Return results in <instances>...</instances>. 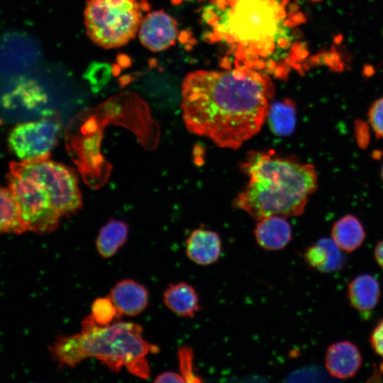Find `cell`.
Here are the masks:
<instances>
[{
    "mask_svg": "<svg viewBox=\"0 0 383 383\" xmlns=\"http://www.w3.org/2000/svg\"><path fill=\"white\" fill-rule=\"evenodd\" d=\"M273 94L270 80L255 71L191 72L182 86L184 124L221 148L238 149L261 130Z\"/></svg>",
    "mask_w": 383,
    "mask_h": 383,
    "instance_id": "1",
    "label": "cell"
},
{
    "mask_svg": "<svg viewBox=\"0 0 383 383\" xmlns=\"http://www.w3.org/2000/svg\"><path fill=\"white\" fill-rule=\"evenodd\" d=\"M240 167L249 181L234 206L257 220L272 215L300 216L318 189L313 164L272 150L249 152Z\"/></svg>",
    "mask_w": 383,
    "mask_h": 383,
    "instance_id": "2",
    "label": "cell"
},
{
    "mask_svg": "<svg viewBox=\"0 0 383 383\" xmlns=\"http://www.w3.org/2000/svg\"><path fill=\"white\" fill-rule=\"evenodd\" d=\"M153 350L156 347L143 338L140 326L121 321L101 326L90 315L82 321L79 333L60 336L50 346V353L60 366L74 367L94 357L113 372L124 367L143 379L150 376L147 355Z\"/></svg>",
    "mask_w": 383,
    "mask_h": 383,
    "instance_id": "3",
    "label": "cell"
},
{
    "mask_svg": "<svg viewBox=\"0 0 383 383\" xmlns=\"http://www.w3.org/2000/svg\"><path fill=\"white\" fill-rule=\"evenodd\" d=\"M147 0H87L84 22L89 38L105 49L123 46L138 33Z\"/></svg>",
    "mask_w": 383,
    "mask_h": 383,
    "instance_id": "4",
    "label": "cell"
},
{
    "mask_svg": "<svg viewBox=\"0 0 383 383\" xmlns=\"http://www.w3.org/2000/svg\"><path fill=\"white\" fill-rule=\"evenodd\" d=\"M6 179L26 231L43 234L58 227L61 215L40 183L21 172L13 162L9 164Z\"/></svg>",
    "mask_w": 383,
    "mask_h": 383,
    "instance_id": "5",
    "label": "cell"
},
{
    "mask_svg": "<svg viewBox=\"0 0 383 383\" xmlns=\"http://www.w3.org/2000/svg\"><path fill=\"white\" fill-rule=\"evenodd\" d=\"M49 155L13 163L44 187L61 216L74 213L82 206L77 173L72 168L50 160Z\"/></svg>",
    "mask_w": 383,
    "mask_h": 383,
    "instance_id": "6",
    "label": "cell"
},
{
    "mask_svg": "<svg viewBox=\"0 0 383 383\" xmlns=\"http://www.w3.org/2000/svg\"><path fill=\"white\" fill-rule=\"evenodd\" d=\"M281 14L274 0H233L226 28L240 43H269L277 30Z\"/></svg>",
    "mask_w": 383,
    "mask_h": 383,
    "instance_id": "7",
    "label": "cell"
},
{
    "mask_svg": "<svg viewBox=\"0 0 383 383\" xmlns=\"http://www.w3.org/2000/svg\"><path fill=\"white\" fill-rule=\"evenodd\" d=\"M60 129V117L48 113L38 121L16 126L9 133L8 145L21 160L45 156L56 145Z\"/></svg>",
    "mask_w": 383,
    "mask_h": 383,
    "instance_id": "8",
    "label": "cell"
},
{
    "mask_svg": "<svg viewBox=\"0 0 383 383\" xmlns=\"http://www.w3.org/2000/svg\"><path fill=\"white\" fill-rule=\"evenodd\" d=\"M178 35L176 20L163 10L146 14L140 23L138 36L142 45L152 52H160L174 45Z\"/></svg>",
    "mask_w": 383,
    "mask_h": 383,
    "instance_id": "9",
    "label": "cell"
},
{
    "mask_svg": "<svg viewBox=\"0 0 383 383\" xmlns=\"http://www.w3.org/2000/svg\"><path fill=\"white\" fill-rule=\"evenodd\" d=\"M324 362L332 377L345 379L354 377L358 372L362 357L355 344L343 340L333 343L327 348Z\"/></svg>",
    "mask_w": 383,
    "mask_h": 383,
    "instance_id": "10",
    "label": "cell"
},
{
    "mask_svg": "<svg viewBox=\"0 0 383 383\" xmlns=\"http://www.w3.org/2000/svg\"><path fill=\"white\" fill-rule=\"evenodd\" d=\"M187 257L201 266H209L216 262L222 252V243L218 234L204 228L194 230L185 243Z\"/></svg>",
    "mask_w": 383,
    "mask_h": 383,
    "instance_id": "11",
    "label": "cell"
},
{
    "mask_svg": "<svg viewBox=\"0 0 383 383\" xmlns=\"http://www.w3.org/2000/svg\"><path fill=\"white\" fill-rule=\"evenodd\" d=\"M254 235L257 245L265 250L284 248L292 238V228L284 216L272 215L257 220Z\"/></svg>",
    "mask_w": 383,
    "mask_h": 383,
    "instance_id": "12",
    "label": "cell"
},
{
    "mask_svg": "<svg viewBox=\"0 0 383 383\" xmlns=\"http://www.w3.org/2000/svg\"><path fill=\"white\" fill-rule=\"evenodd\" d=\"M109 298L119 315L135 316L144 311L148 304L147 289L132 279L118 282L111 289Z\"/></svg>",
    "mask_w": 383,
    "mask_h": 383,
    "instance_id": "13",
    "label": "cell"
},
{
    "mask_svg": "<svg viewBox=\"0 0 383 383\" xmlns=\"http://www.w3.org/2000/svg\"><path fill=\"white\" fill-rule=\"evenodd\" d=\"M380 294L379 281L370 274H360L348 284L347 296L350 304L360 313L373 310L379 302Z\"/></svg>",
    "mask_w": 383,
    "mask_h": 383,
    "instance_id": "14",
    "label": "cell"
},
{
    "mask_svg": "<svg viewBox=\"0 0 383 383\" xmlns=\"http://www.w3.org/2000/svg\"><path fill=\"white\" fill-rule=\"evenodd\" d=\"M332 239L322 238L305 250L304 259L312 268L328 273L342 268L345 258Z\"/></svg>",
    "mask_w": 383,
    "mask_h": 383,
    "instance_id": "15",
    "label": "cell"
},
{
    "mask_svg": "<svg viewBox=\"0 0 383 383\" xmlns=\"http://www.w3.org/2000/svg\"><path fill=\"white\" fill-rule=\"evenodd\" d=\"M163 301L171 311L183 318L194 317L201 309L196 290L183 282L169 285L164 292Z\"/></svg>",
    "mask_w": 383,
    "mask_h": 383,
    "instance_id": "16",
    "label": "cell"
},
{
    "mask_svg": "<svg viewBox=\"0 0 383 383\" xmlns=\"http://www.w3.org/2000/svg\"><path fill=\"white\" fill-rule=\"evenodd\" d=\"M366 233L360 219L347 214L338 219L331 228V239L343 252H352L364 243Z\"/></svg>",
    "mask_w": 383,
    "mask_h": 383,
    "instance_id": "17",
    "label": "cell"
},
{
    "mask_svg": "<svg viewBox=\"0 0 383 383\" xmlns=\"http://www.w3.org/2000/svg\"><path fill=\"white\" fill-rule=\"evenodd\" d=\"M26 42L20 33H9L0 38V73L9 74L26 69Z\"/></svg>",
    "mask_w": 383,
    "mask_h": 383,
    "instance_id": "18",
    "label": "cell"
},
{
    "mask_svg": "<svg viewBox=\"0 0 383 383\" xmlns=\"http://www.w3.org/2000/svg\"><path fill=\"white\" fill-rule=\"evenodd\" d=\"M267 119L274 134L289 135L293 133L296 123L294 102L289 99L274 102L269 106Z\"/></svg>",
    "mask_w": 383,
    "mask_h": 383,
    "instance_id": "19",
    "label": "cell"
},
{
    "mask_svg": "<svg viewBox=\"0 0 383 383\" xmlns=\"http://www.w3.org/2000/svg\"><path fill=\"white\" fill-rule=\"evenodd\" d=\"M128 233V227L125 222L110 220L99 231L96 242L98 252L104 258L112 257L126 243Z\"/></svg>",
    "mask_w": 383,
    "mask_h": 383,
    "instance_id": "20",
    "label": "cell"
},
{
    "mask_svg": "<svg viewBox=\"0 0 383 383\" xmlns=\"http://www.w3.org/2000/svg\"><path fill=\"white\" fill-rule=\"evenodd\" d=\"M25 231L11 192L9 188L0 186V234H18Z\"/></svg>",
    "mask_w": 383,
    "mask_h": 383,
    "instance_id": "21",
    "label": "cell"
},
{
    "mask_svg": "<svg viewBox=\"0 0 383 383\" xmlns=\"http://www.w3.org/2000/svg\"><path fill=\"white\" fill-rule=\"evenodd\" d=\"M90 316L97 324L105 326L120 315L109 297H100L93 302Z\"/></svg>",
    "mask_w": 383,
    "mask_h": 383,
    "instance_id": "22",
    "label": "cell"
},
{
    "mask_svg": "<svg viewBox=\"0 0 383 383\" xmlns=\"http://www.w3.org/2000/svg\"><path fill=\"white\" fill-rule=\"evenodd\" d=\"M180 374L185 382H199L201 377L194 369V353L190 347L184 345L178 351Z\"/></svg>",
    "mask_w": 383,
    "mask_h": 383,
    "instance_id": "23",
    "label": "cell"
},
{
    "mask_svg": "<svg viewBox=\"0 0 383 383\" xmlns=\"http://www.w3.org/2000/svg\"><path fill=\"white\" fill-rule=\"evenodd\" d=\"M315 61L328 66L331 71L342 72L347 66L348 60L339 49L332 46L329 51H323L315 57Z\"/></svg>",
    "mask_w": 383,
    "mask_h": 383,
    "instance_id": "24",
    "label": "cell"
},
{
    "mask_svg": "<svg viewBox=\"0 0 383 383\" xmlns=\"http://www.w3.org/2000/svg\"><path fill=\"white\" fill-rule=\"evenodd\" d=\"M367 115L368 123L374 135L383 140V96L371 104Z\"/></svg>",
    "mask_w": 383,
    "mask_h": 383,
    "instance_id": "25",
    "label": "cell"
},
{
    "mask_svg": "<svg viewBox=\"0 0 383 383\" xmlns=\"http://www.w3.org/2000/svg\"><path fill=\"white\" fill-rule=\"evenodd\" d=\"M370 343L374 352L383 357V318L379 321L372 331Z\"/></svg>",
    "mask_w": 383,
    "mask_h": 383,
    "instance_id": "26",
    "label": "cell"
},
{
    "mask_svg": "<svg viewBox=\"0 0 383 383\" xmlns=\"http://www.w3.org/2000/svg\"><path fill=\"white\" fill-rule=\"evenodd\" d=\"M355 136L358 145L361 148L367 147L370 143V134L369 126L363 121L355 122Z\"/></svg>",
    "mask_w": 383,
    "mask_h": 383,
    "instance_id": "27",
    "label": "cell"
},
{
    "mask_svg": "<svg viewBox=\"0 0 383 383\" xmlns=\"http://www.w3.org/2000/svg\"><path fill=\"white\" fill-rule=\"evenodd\" d=\"M155 382H185L180 373L168 371L159 374L154 380Z\"/></svg>",
    "mask_w": 383,
    "mask_h": 383,
    "instance_id": "28",
    "label": "cell"
},
{
    "mask_svg": "<svg viewBox=\"0 0 383 383\" xmlns=\"http://www.w3.org/2000/svg\"><path fill=\"white\" fill-rule=\"evenodd\" d=\"M374 257L377 263L383 269V239L377 243L374 250Z\"/></svg>",
    "mask_w": 383,
    "mask_h": 383,
    "instance_id": "29",
    "label": "cell"
},
{
    "mask_svg": "<svg viewBox=\"0 0 383 383\" xmlns=\"http://www.w3.org/2000/svg\"><path fill=\"white\" fill-rule=\"evenodd\" d=\"M374 73V70L372 66L370 65H365L362 70V74L365 77H371Z\"/></svg>",
    "mask_w": 383,
    "mask_h": 383,
    "instance_id": "30",
    "label": "cell"
},
{
    "mask_svg": "<svg viewBox=\"0 0 383 383\" xmlns=\"http://www.w3.org/2000/svg\"><path fill=\"white\" fill-rule=\"evenodd\" d=\"M343 40V37L341 34H338L334 38V42L336 45H340Z\"/></svg>",
    "mask_w": 383,
    "mask_h": 383,
    "instance_id": "31",
    "label": "cell"
},
{
    "mask_svg": "<svg viewBox=\"0 0 383 383\" xmlns=\"http://www.w3.org/2000/svg\"><path fill=\"white\" fill-rule=\"evenodd\" d=\"M379 176H380L381 180H382V184H383V163H382V165L381 166V168H380Z\"/></svg>",
    "mask_w": 383,
    "mask_h": 383,
    "instance_id": "32",
    "label": "cell"
},
{
    "mask_svg": "<svg viewBox=\"0 0 383 383\" xmlns=\"http://www.w3.org/2000/svg\"><path fill=\"white\" fill-rule=\"evenodd\" d=\"M315 1H320V0H315Z\"/></svg>",
    "mask_w": 383,
    "mask_h": 383,
    "instance_id": "33",
    "label": "cell"
}]
</instances>
